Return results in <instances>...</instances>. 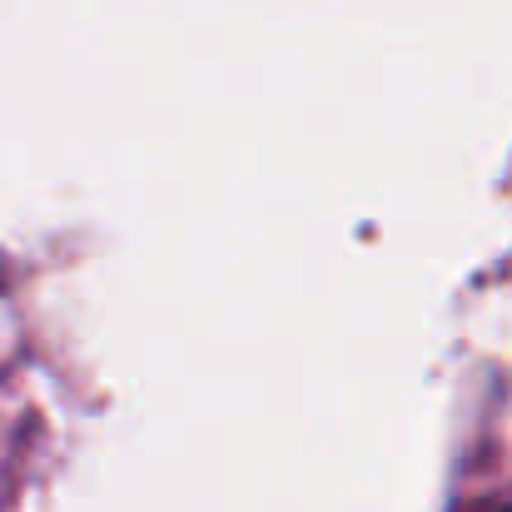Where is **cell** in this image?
Listing matches in <instances>:
<instances>
[{
  "label": "cell",
  "mask_w": 512,
  "mask_h": 512,
  "mask_svg": "<svg viewBox=\"0 0 512 512\" xmlns=\"http://www.w3.org/2000/svg\"><path fill=\"white\" fill-rule=\"evenodd\" d=\"M488 512H512V503H508V508H488Z\"/></svg>",
  "instance_id": "obj_1"
}]
</instances>
